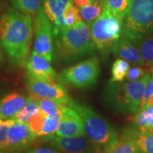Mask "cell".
Masks as SVG:
<instances>
[{
    "label": "cell",
    "instance_id": "obj_17",
    "mask_svg": "<svg viewBox=\"0 0 153 153\" xmlns=\"http://www.w3.org/2000/svg\"><path fill=\"white\" fill-rule=\"evenodd\" d=\"M136 133L137 131L133 130H126L117 141L104 153H138Z\"/></svg>",
    "mask_w": 153,
    "mask_h": 153
},
{
    "label": "cell",
    "instance_id": "obj_12",
    "mask_svg": "<svg viewBox=\"0 0 153 153\" xmlns=\"http://www.w3.org/2000/svg\"><path fill=\"white\" fill-rule=\"evenodd\" d=\"M56 135L60 137L86 135L81 116L69 105L63 107Z\"/></svg>",
    "mask_w": 153,
    "mask_h": 153
},
{
    "label": "cell",
    "instance_id": "obj_16",
    "mask_svg": "<svg viewBox=\"0 0 153 153\" xmlns=\"http://www.w3.org/2000/svg\"><path fill=\"white\" fill-rule=\"evenodd\" d=\"M43 8L45 14L48 17L53 28L64 27L63 12L71 0H43Z\"/></svg>",
    "mask_w": 153,
    "mask_h": 153
},
{
    "label": "cell",
    "instance_id": "obj_26",
    "mask_svg": "<svg viewBox=\"0 0 153 153\" xmlns=\"http://www.w3.org/2000/svg\"><path fill=\"white\" fill-rule=\"evenodd\" d=\"M61 112L58 113L54 116H47L43 129L37 134L38 137H45L51 136L56 133L60 122Z\"/></svg>",
    "mask_w": 153,
    "mask_h": 153
},
{
    "label": "cell",
    "instance_id": "obj_29",
    "mask_svg": "<svg viewBox=\"0 0 153 153\" xmlns=\"http://www.w3.org/2000/svg\"><path fill=\"white\" fill-rule=\"evenodd\" d=\"M47 116V115L43 111H42L41 109H38L30 118L28 125L30 129L36 135L43 129Z\"/></svg>",
    "mask_w": 153,
    "mask_h": 153
},
{
    "label": "cell",
    "instance_id": "obj_28",
    "mask_svg": "<svg viewBox=\"0 0 153 153\" xmlns=\"http://www.w3.org/2000/svg\"><path fill=\"white\" fill-rule=\"evenodd\" d=\"M153 118V106L137 111V114L134 116V123L140 131L148 129L149 121Z\"/></svg>",
    "mask_w": 153,
    "mask_h": 153
},
{
    "label": "cell",
    "instance_id": "obj_5",
    "mask_svg": "<svg viewBox=\"0 0 153 153\" xmlns=\"http://www.w3.org/2000/svg\"><path fill=\"white\" fill-rule=\"evenodd\" d=\"M153 33V0H131L123 34L137 43Z\"/></svg>",
    "mask_w": 153,
    "mask_h": 153
},
{
    "label": "cell",
    "instance_id": "obj_38",
    "mask_svg": "<svg viewBox=\"0 0 153 153\" xmlns=\"http://www.w3.org/2000/svg\"><path fill=\"white\" fill-rule=\"evenodd\" d=\"M0 153H3V152H2V151H1V150H0Z\"/></svg>",
    "mask_w": 153,
    "mask_h": 153
},
{
    "label": "cell",
    "instance_id": "obj_2",
    "mask_svg": "<svg viewBox=\"0 0 153 153\" xmlns=\"http://www.w3.org/2000/svg\"><path fill=\"white\" fill-rule=\"evenodd\" d=\"M54 57L71 62L95 51L90 27L82 21L71 26L53 28Z\"/></svg>",
    "mask_w": 153,
    "mask_h": 153
},
{
    "label": "cell",
    "instance_id": "obj_32",
    "mask_svg": "<svg viewBox=\"0 0 153 153\" xmlns=\"http://www.w3.org/2000/svg\"><path fill=\"white\" fill-rule=\"evenodd\" d=\"M152 95H153V72H152V74H151L150 78L149 79L148 82H147L146 86H145L144 96H143V99L142 102H141L140 108H141L143 106H144L145 103L147 102V101H148V99H150L151 96Z\"/></svg>",
    "mask_w": 153,
    "mask_h": 153
},
{
    "label": "cell",
    "instance_id": "obj_15",
    "mask_svg": "<svg viewBox=\"0 0 153 153\" xmlns=\"http://www.w3.org/2000/svg\"><path fill=\"white\" fill-rule=\"evenodd\" d=\"M27 97L22 94L11 92L0 98V118L7 120L12 118L26 104Z\"/></svg>",
    "mask_w": 153,
    "mask_h": 153
},
{
    "label": "cell",
    "instance_id": "obj_21",
    "mask_svg": "<svg viewBox=\"0 0 153 153\" xmlns=\"http://www.w3.org/2000/svg\"><path fill=\"white\" fill-rule=\"evenodd\" d=\"M80 16L84 22L90 27L92 23L99 16L103 11L99 0L79 8Z\"/></svg>",
    "mask_w": 153,
    "mask_h": 153
},
{
    "label": "cell",
    "instance_id": "obj_1",
    "mask_svg": "<svg viewBox=\"0 0 153 153\" xmlns=\"http://www.w3.org/2000/svg\"><path fill=\"white\" fill-rule=\"evenodd\" d=\"M33 33L31 17L16 9H9L0 17V48L11 66H26Z\"/></svg>",
    "mask_w": 153,
    "mask_h": 153
},
{
    "label": "cell",
    "instance_id": "obj_36",
    "mask_svg": "<svg viewBox=\"0 0 153 153\" xmlns=\"http://www.w3.org/2000/svg\"><path fill=\"white\" fill-rule=\"evenodd\" d=\"M89 1H90L91 3H93V2H94V1H97V0H89Z\"/></svg>",
    "mask_w": 153,
    "mask_h": 153
},
{
    "label": "cell",
    "instance_id": "obj_3",
    "mask_svg": "<svg viewBox=\"0 0 153 153\" xmlns=\"http://www.w3.org/2000/svg\"><path fill=\"white\" fill-rule=\"evenodd\" d=\"M150 76V72H147L142 79L136 82H109L105 91L108 103L121 112L138 111Z\"/></svg>",
    "mask_w": 153,
    "mask_h": 153
},
{
    "label": "cell",
    "instance_id": "obj_30",
    "mask_svg": "<svg viewBox=\"0 0 153 153\" xmlns=\"http://www.w3.org/2000/svg\"><path fill=\"white\" fill-rule=\"evenodd\" d=\"M15 123V121L11 118L3 120L0 123V150L3 151L7 146V136L10 127Z\"/></svg>",
    "mask_w": 153,
    "mask_h": 153
},
{
    "label": "cell",
    "instance_id": "obj_27",
    "mask_svg": "<svg viewBox=\"0 0 153 153\" xmlns=\"http://www.w3.org/2000/svg\"><path fill=\"white\" fill-rule=\"evenodd\" d=\"M65 26H71L82 22L79 8L74 3L70 4L63 12Z\"/></svg>",
    "mask_w": 153,
    "mask_h": 153
},
{
    "label": "cell",
    "instance_id": "obj_6",
    "mask_svg": "<svg viewBox=\"0 0 153 153\" xmlns=\"http://www.w3.org/2000/svg\"><path fill=\"white\" fill-rule=\"evenodd\" d=\"M123 20L103 9L99 16L90 26L91 34L96 48L104 54L112 51L122 33Z\"/></svg>",
    "mask_w": 153,
    "mask_h": 153
},
{
    "label": "cell",
    "instance_id": "obj_10",
    "mask_svg": "<svg viewBox=\"0 0 153 153\" xmlns=\"http://www.w3.org/2000/svg\"><path fill=\"white\" fill-rule=\"evenodd\" d=\"M26 88L30 94L53 99L66 105H69L72 101L66 89L60 83L41 82L28 74L26 80Z\"/></svg>",
    "mask_w": 153,
    "mask_h": 153
},
{
    "label": "cell",
    "instance_id": "obj_22",
    "mask_svg": "<svg viewBox=\"0 0 153 153\" xmlns=\"http://www.w3.org/2000/svg\"><path fill=\"white\" fill-rule=\"evenodd\" d=\"M39 109L37 103L36 102L35 100L29 97H27V101L26 104L23 107L22 109H21L18 113L11 118L16 123H28L29 121L30 118L31 116Z\"/></svg>",
    "mask_w": 153,
    "mask_h": 153
},
{
    "label": "cell",
    "instance_id": "obj_37",
    "mask_svg": "<svg viewBox=\"0 0 153 153\" xmlns=\"http://www.w3.org/2000/svg\"><path fill=\"white\" fill-rule=\"evenodd\" d=\"M2 121H3V120H2V119H1V118H0V123H1V122H2Z\"/></svg>",
    "mask_w": 153,
    "mask_h": 153
},
{
    "label": "cell",
    "instance_id": "obj_34",
    "mask_svg": "<svg viewBox=\"0 0 153 153\" xmlns=\"http://www.w3.org/2000/svg\"><path fill=\"white\" fill-rule=\"evenodd\" d=\"M1 50L2 49L0 48V67H1L4 64V60H5L4 55V53Z\"/></svg>",
    "mask_w": 153,
    "mask_h": 153
},
{
    "label": "cell",
    "instance_id": "obj_8",
    "mask_svg": "<svg viewBox=\"0 0 153 153\" xmlns=\"http://www.w3.org/2000/svg\"><path fill=\"white\" fill-rule=\"evenodd\" d=\"M33 51L50 62L54 58L53 26L42 7L34 18Z\"/></svg>",
    "mask_w": 153,
    "mask_h": 153
},
{
    "label": "cell",
    "instance_id": "obj_35",
    "mask_svg": "<svg viewBox=\"0 0 153 153\" xmlns=\"http://www.w3.org/2000/svg\"><path fill=\"white\" fill-rule=\"evenodd\" d=\"M148 129V130H152V131H153V118H151V119L150 120V121H149Z\"/></svg>",
    "mask_w": 153,
    "mask_h": 153
},
{
    "label": "cell",
    "instance_id": "obj_7",
    "mask_svg": "<svg viewBox=\"0 0 153 153\" xmlns=\"http://www.w3.org/2000/svg\"><path fill=\"white\" fill-rule=\"evenodd\" d=\"M99 72L98 57H91L64 69L58 74V82L76 89H88L97 83Z\"/></svg>",
    "mask_w": 153,
    "mask_h": 153
},
{
    "label": "cell",
    "instance_id": "obj_18",
    "mask_svg": "<svg viewBox=\"0 0 153 153\" xmlns=\"http://www.w3.org/2000/svg\"><path fill=\"white\" fill-rule=\"evenodd\" d=\"M99 2L103 9L123 21L129 11L131 0H99Z\"/></svg>",
    "mask_w": 153,
    "mask_h": 153
},
{
    "label": "cell",
    "instance_id": "obj_19",
    "mask_svg": "<svg viewBox=\"0 0 153 153\" xmlns=\"http://www.w3.org/2000/svg\"><path fill=\"white\" fill-rule=\"evenodd\" d=\"M43 0H10L13 7L28 16L35 18V16L41 10Z\"/></svg>",
    "mask_w": 153,
    "mask_h": 153
},
{
    "label": "cell",
    "instance_id": "obj_20",
    "mask_svg": "<svg viewBox=\"0 0 153 153\" xmlns=\"http://www.w3.org/2000/svg\"><path fill=\"white\" fill-rule=\"evenodd\" d=\"M30 97H32L37 103L39 109L45 113L48 116H55L58 113L62 111L63 107L66 106V104L53 99L42 98L33 94H30Z\"/></svg>",
    "mask_w": 153,
    "mask_h": 153
},
{
    "label": "cell",
    "instance_id": "obj_11",
    "mask_svg": "<svg viewBox=\"0 0 153 153\" xmlns=\"http://www.w3.org/2000/svg\"><path fill=\"white\" fill-rule=\"evenodd\" d=\"M51 145L63 153H99L100 148L85 135L73 137H45Z\"/></svg>",
    "mask_w": 153,
    "mask_h": 153
},
{
    "label": "cell",
    "instance_id": "obj_24",
    "mask_svg": "<svg viewBox=\"0 0 153 153\" xmlns=\"http://www.w3.org/2000/svg\"><path fill=\"white\" fill-rule=\"evenodd\" d=\"M140 53L144 64L153 70V33L148 34L141 39Z\"/></svg>",
    "mask_w": 153,
    "mask_h": 153
},
{
    "label": "cell",
    "instance_id": "obj_14",
    "mask_svg": "<svg viewBox=\"0 0 153 153\" xmlns=\"http://www.w3.org/2000/svg\"><path fill=\"white\" fill-rule=\"evenodd\" d=\"M135 43H136L122 34L112 51L115 55L123 60L138 66L144 65L142 55L140 54L138 48L135 46Z\"/></svg>",
    "mask_w": 153,
    "mask_h": 153
},
{
    "label": "cell",
    "instance_id": "obj_23",
    "mask_svg": "<svg viewBox=\"0 0 153 153\" xmlns=\"http://www.w3.org/2000/svg\"><path fill=\"white\" fill-rule=\"evenodd\" d=\"M136 143L142 153H153V131L143 130L136 133Z\"/></svg>",
    "mask_w": 153,
    "mask_h": 153
},
{
    "label": "cell",
    "instance_id": "obj_9",
    "mask_svg": "<svg viewBox=\"0 0 153 153\" xmlns=\"http://www.w3.org/2000/svg\"><path fill=\"white\" fill-rule=\"evenodd\" d=\"M38 136L30 129L28 123H15L8 132L7 146L3 153H24L29 150Z\"/></svg>",
    "mask_w": 153,
    "mask_h": 153
},
{
    "label": "cell",
    "instance_id": "obj_4",
    "mask_svg": "<svg viewBox=\"0 0 153 153\" xmlns=\"http://www.w3.org/2000/svg\"><path fill=\"white\" fill-rule=\"evenodd\" d=\"M69 106L81 116L85 135L96 145L102 148L104 152L117 141L118 137L115 129L90 106L74 100Z\"/></svg>",
    "mask_w": 153,
    "mask_h": 153
},
{
    "label": "cell",
    "instance_id": "obj_13",
    "mask_svg": "<svg viewBox=\"0 0 153 153\" xmlns=\"http://www.w3.org/2000/svg\"><path fill=\"white\" fill-rule=\"evenodd\" d=\"M26 68L28 74L39 81L47 83H59L58 74L49 61L34 51L28 57Z\"/></svg>",
    "mask_w": 153,
    "mask_h": 153
},
{
    "label": "cell",
    "instance_id": "obj_25",
    "mask_svg": "<svg viewBox=\"0 0 153 153\" xmlns=\"http://www.w3.org/2000/svg\"><path fill=\"white\" fill-rule=\"evenodd\" d=\"M130 68L128 61L123 59H117L114 62L111 70V82H121L126 78Z\"/></svg>",
    "mask_w": 153,
    "mask_h": 153
},
{
    "label": "cell",
    "instance_id": "obj_33",
    "mask_svg": "<svg viewBox=\"0 0 153 153\" xmlns=\"http://www.w3.org/2000/svg\"><path fill=\"white\" fill-rule=\"evenodd\" d=\"M24 153H63L61 151L57 150H53L50 148H33L29 149L27 151Z\"/></svg>",
    "mask_w": 153,
    "mask_h": 153
},
{
    "label": "cell",
    "instance_id": "obj_31",
    "mask_svg": "<svg viewBox=\"0 0 153 153\" xmlns=\"http://www.w3.org/2000/svg\"><path fill=\"white\" fill-rule=\"evenodd\" d=\"M146 72L140 67H131L129 68L126 78L129 82H136L142 79Z\"/></svg>",
    "mask_w": 153,
    "mask_h": 153
}]
</instances>
